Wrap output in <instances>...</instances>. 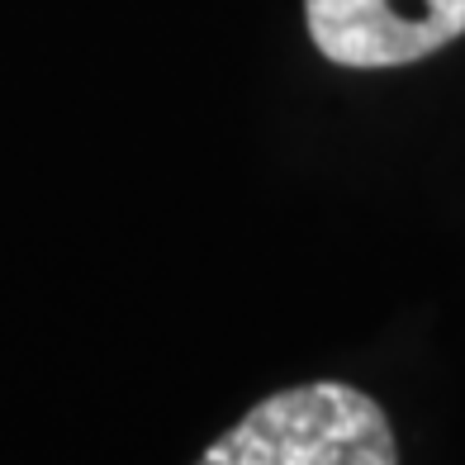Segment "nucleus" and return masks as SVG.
I'll return each instance as SVG.
<instances>
[{
	"label": "nucleus",
	"instance_id": "obj_1",
	"mask_svg": "<svg viewBox=\"0 0 465 465\" xmlns=\"http://www.w3.org/2000/svg\"><path fill=\"white\" fill-rule=\"evenodd\" d=\"M200 465H399V441L366 390L309 380L247 409Z\"/></svg>",
	"mask_w": 465,
	"mask_h": 465
},
{
	"label": "nucleus",
	"instance_id": "obj_2",
	"mask_svg": "<svg viewBox=\"0 0 465 465\" xmlns=\"http://www.w3.org/2000/svg\"><path fill=\"white\" fill-rule=\"evenodd\" d=\"M309 38L332 67L380 72L441 53L465 34V0H304Z\"/></svg>",
	"mask_w": 465,
	"mask_h": 465
}]
</instances>
